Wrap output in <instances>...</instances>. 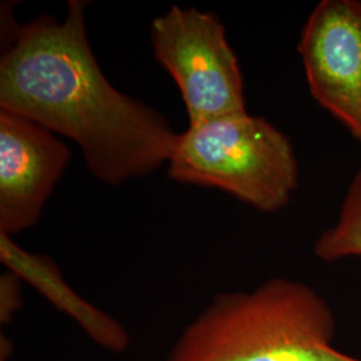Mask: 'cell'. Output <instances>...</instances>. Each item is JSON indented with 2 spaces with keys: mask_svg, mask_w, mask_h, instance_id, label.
Masks as SVG:
<instances>
[{
  "mask_svg": "<svg viewBox=\"0 0 361 361\" xmlns=\"http://www.w3.org/2000/svg\"><path fill=\"white\" fill-rule=\"evenodd\" d=\"M87 4L71 0L63 22L42 15L18 28L0 59V110L73 140L91 174L118 186L169 164L178 134L104 77L86 34Z\"/></svg>",
  "mask_w": 361,
  "mask_h": 361,
  "instance_id": "1",
  "label": "cell"
},
{
  "mask_svg": "<svg viewBox=\"0 0 361 361\" xmlns=\"http://www.w3.org/2000/svg\"><path fill=\"white\" fill-rule=\"evenodd\" d=\"M335 331L334 310L319 292L271 279L214 297L165 361H361L336 348Z\"/></svg>",
  "mask_w": 361,
  "mask_h": 361,
  "instance_id": "2",
  "label": "cell"
},
{
  "mask_svg": "<svg viewBox=\"0 0 361 361\" xmlns=\"http://www.w3.org/2000/svg\"><path fill=\"white\" fill-rule=\"evenodd\" d=\"M171 180L219 189L264 213L284 209L298 186L289 138L261 116H226L178 134Z\"/></svg>",
  "mask_w": 361,
  "mask_h": 361,
  "instance_id": "3",
  "label": "cell"
},
{
  "mask_svg": "<svg viewBox=\"0 0 361 361\" xmlns=\"http://www.w3.org/2000/svg\"><path fill=\"white\" fill-rule=\"evenodd\" d=\"M157 62L178 86L189 126L246 114L244 78L219 16L173 6L152 23Z\"/></svg>",
  "mask_w": 361,
  "mask_h": 361,
  "instance_id": "4",
  "label": "cell"
},
{
  "mask_svg": "<svg viewBox=\"0 0 361 361\" xmlns=\"http://www.w3.org/2000/svg\"><path fill=\"white\" fill-rule=\"evenodd\" d=\"M314 101L361 143V1L323 0L298 42Z\"/></svg>",
  "mask_w": 361,
  "mask_h": 361,
  "instance_id": "5",
  "label": "cell"
},
{
  "mask_svg": "<svg viewBox=\"0 0 361 361\" xmlns=\"http://www.w3.org/2000/svg\"><path fill=\"white\" fill-rule=\"evenodd\" d=\"M70 159V149L52 131L0 110L1 234L11 237L38 222Z\"/></svg>",
  "mask_w": 361,
  "mask_h": 361,
  "instance_id": "6",
  "label": "cell"
},
{
  "mask_svg": "<svg viewBox=\"0 0 361 361\" xmlns=\"http://www.w3.org/2000/svg\"><path fill=\"white\" fill-rule=\"evenodd\" d=\"M1 259L11 271L22 279H30L46 296L58 304V308L67 310L89 335L110 350H125L129 337L123 328L109 316L94 310L66 285L61 273L47 258L32 256L13 245L8 235L1 234Z\"/></svg>",
  "mask_w": 361,
  "mask_h": 361,
  "instance_id": "7",
  "label": "cell"
},
{
  "mask_svg": "<svg viewBox=\"0 0 361 361\" xmlns=\"http://www.w3.org/2000/svg\"><path fill=\"white\" fill-rule=\"evenodd\" d=\"M313 252L325 262L361 257V168L349 183L335 224L320 234Z\"/></svg>",
  "mask_w": 361,
  "mask_h": 361,
  "instance_id": "8",
  "label": "cell"
},
{
  "mask_svg": "<svg viewBox=\"0 0 361 361\" xmlns=\"http://www.w3.org/2000/svg\"><path fill=\"white\" fill-rule=\"evenodd\" d=\"M20 280L22 277L13 271L3 273L0 277L1 323H8L13 319V312L20 307Z\"/></svg>",
  "mask_w": 361,
  "mask_h": 361,
  "instance_id": "9",
  "label": "cell"
}]
</instances>
